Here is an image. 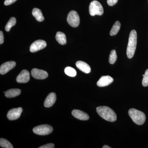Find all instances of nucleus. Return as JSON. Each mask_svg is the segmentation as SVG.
Masks as SVG:
<instances>
[{"mask_svg":"<svg viewBox=\"0 0 148 148\" xmlns=\"http://www.w3.org/2000/svg\"><path fill=\"white\" fill-rule=\"evenodd\" d=\"M98 114L107 121L114 122L116 121V114L112 109L106 106H100L96 108Z\"/></svg>","mask_w":148,"mask_h":148,"instance_id":"nucleus-1","label":"nucleus"},{"mask_svg":"<svg viewBox=\"0 0 148 148\" xmlns=\"http://www.w3.org/2000/svg\"><path fill=\"white\" fill-rule=\"evenodd\" d=\"M137 44V34L135 30H132L130 34L127 48V57L132 58L135 54Z\"/></svg>","mask_w":148,"mask_h":148,"instance_id":"nucleus-2","label":"nucleus"},{"mask_svg":"<svg viewBox=\"0 0 148 148\" xmlns=\"http://www.w3.org/2000/svg\"><path fill=\"white\" fill-rule=\"evenodd\" d=\"M128 114L132 121L138 125H142L145 123L146 115L143 112L136 109H130L128 111Z\"/></svg>","mask_w":148,"mask_h":148,"instance_id":"nucleus-3","label":"nucleus"},{"mask_svg":"<svg viewBox=\"0 0 148 148\" xmlns=\"http://www.w3.org/2000/svg\"><path fill=\"white\" fill-rule=\"evenodd\" d=\"M89 12L90 15L92 16L95 15H103L104 10L101 3L97 1H93L90 3L89 7Z\"/></svg>","mask_w":148,"mask_h":148,"instance_id":"nucleus-4","label":"nucleus"},{"mask_svg":"<svg viewBox=\"0 0 148 148\" xmlns=\"http://www.w3.org/2000/svg\"><path fill=\"white\" fill-rule=\"evenodd\" d=\"M52 127L49 125H42L35 127L33 130L35 134L39 135H49L53 132Z\"/></svg>","mask_w":148,"mask_h":148,"instance_id":"nucleus-5","label":"nucleus"},{"mask_svg":"<svg viewBox=\"0 0 148 148\" xmlns=\"http://www.w3.org/2000/svg\"><path fill=\"white\" fill-rule=\"evenodd\" d=\"M67 22L72 27H77L79 25L80 18L79 15L75 11H71L67 17Z\"/></svg>","mask_w":148,"mask_h":148,"instance_id":"nucleus-6","label":"nucleus"},{"mask_svg":"<svg viewBox=\"0 0 148 148\" xmlns=\"http://www.w3.org/2000/svg\"><path fill=\"white\" fill-rule=\"evenodd\" d=\"M46 46V42L44 40H37L33 43L30 46V51L32 53L37 52L45 48Z\"/></svg>","mask_w":148,"mask_h":148,"instance_id":"nucleus-7","label":"nucleus"},{"mask_svg":"<svg viewBox=\"0 0 148 148\" xmlns=\"http://www.w3.org/2000/svg\"><path fill=\"white\" fill-rule=\"evenodd\" d=\"M23 109L21 108L11 109L7 114V118L9 120H15L18 119L21 116Z\"/></svg>","mask_w":148,"mask_h":148,"instance_id":"nucleus-8","label":"nucleus"},{"mask_svg":"<svg viewBox=\"0 0 148 148\" xmlns=\"http://www.w3.org/2000/svg\"><path fill=\"white\" fill-rule=\"evenodd\" d=\"M16 64L14 61H10L5 62L1 65L0 67V73L5 75L13 69L16 66Z\"/></svg>","mask_w":148,"mask_h":148,"instance_id":"nucleus-9","label":"nucleus"},{"mask_svg":"<svg viewBox=\"0 0 148 148\" xmlns=\"http://www.w3.org/2000/svg\"><path fill=\"white\" fill-rule=\"evenodd\" d=\"M32 75L34 78L37 79H45L48 76L47 72L37 69H34L32 70Z\"/></svg>","mask_w":148,"mask_h":148,"instance_id":"nucleus-10","label":"nucleus"},{"mask_svg":"<svg viewBox=\"0 0 148 148\" xmlns=\"http://www.w3.org/2000/svg\"><path fill=\"white\" fill-rule=\"evenodd\" d=\"M30 73L27 70L21 71L16 79V82L19 83H26L30 80Z\"/></svg>","mask_w":148,"mask_h":148,"instance_id":"nucleus-11","label":"nucleus"},{"mask_svg":"<svg viewBox=\"0 0 148 148\" xmlns=\"http://www.w3.org/2000/svg\"><path fill=\"white\" fill-rule=\"evenodd\" d=\"M113 81V79L110 76H103L98 81L97 84L99 87H105L110 84Z\"/></svg>","mask_w":148,"mask_h":148,"instance_id":"nucleus-12","label":"nucleus"},{"mask_svg":"<svg viewBox=\"0 0 148 148\" xmlns=\"http://www.w3.org/2000/svg\"><path fill=\"white\" fill-rule=\"evenodd\" d=\"M73 116L77 119L82 121H86L89 119V117L88 115L86 113L79 110H74L72 112Z\"/></svg>","mask_w":148,"mask_h":148,"instance_id":"nucleus-13","label":"nucleus"},{"mask_svg":"<svg viewBox=\"0 0 148 148\" xmlns=\"http://www.w3.org/2000/svg\"><path fill=\"white\" fill-rule=\"evenodd\" d=\"M56 100V95L54 92H51L49 94L45 99L44 106L46 108H50L54 105Z\"/></svg>","mask_w":148,"mask_h":148,"instance_id":"nucleus-14","label":"nucleus"},{"mask_svg":"<svg viewBox=\"0 0 148 148\" xmlns=\"http://www.w3.org/2000/svg\"><path fill=\"white\" fill-rule=\"evenodd\" d=\"M77 68L85 73H89L91 71L90 66L85 62L82 61H78L76 63Z\"/></svg>","mask_w":148,"mask_h":148,"instance_id":"nucleus-15","label":"nucleus"},{"mask_svg":"<svg viewBox=\"0 0 148 148\" xmlns=\"http://www.w3.org/2000/svg\"><path fill=\"white\" fill-rule=\"evenodd\" d=\"M21 90L18 88H13L7 90L5 92V97L8 98H14L21 94Z\"/></svg>","mask_w":148,"mask_h":148,"instance_id":"nucleus-16","label":"nucleus"},{"mask_svg":"<svg viewBox=\"0 0 148 148\" xmlns=\"http://www.w3.org/2000/svg\"><path fill=\"white\" fill-rule=\"evenodd\" d=\"M32 14L38 21L41 22L44 20V17L43 16L41 11L39 9L34 8L32 11Z\"/></svg>","mask_w":148,"mask_h":148,"instance_id":"nucleus-17","label":"nucleus"},{"mask_svg":"<svg viewBox=\"0 0 148 148\" xmlns=\"http://www.w3.org/2000/svg\"><path fill=\"white\" fill-rule=\"evenodd\" d=\"M56 41L61 45H66L67 42L66 35L62 32H57L56 36Z\"/></svg>","mask_w":148,"mask_h":148,"instance_id":"nucleus-18","label":"nucleus"},{"mask_svg":"<svg viewBox=\"0 0 148 148\" xmlns=\"http://www.w3.org/2000/svg\"><path fill=\"white\" fill-rule=\"evenodd\" d=\"M121 23L119 21H117L114 24L113 26L111 29L110 32V35L111 36H114L118 34L121 28Z\"/></svg>","mask_w":148,"mask_h":148,"instance_id":"nucleus-19","label":"nucleus"},{"mask_svg":"<svg viewBox=\"0 0 148 148\" xmlns=\"http://www.w3.org/2000/svg\"><path fill=\"white\" fill-rule=\"evenodd\" d=\"M16 24V19L14 17H11L9 20L5 27V30L6 32L10 31L12 27L15 25Z\"/></svg>","mask_w":148,"mask_h":148,"instance_id":"nucleus-20","label":"nucleus"},{"mask_svg":"<svg viewBox=\"0 0 148 148\" xmlns=\"http://www.w3.org/2000/svg\"><path fill=\"white\" fill-rule=\"evenodd\" d=\"M65 73L69 76L74 77L77 75V72L73 68L71 67H67L64 70Z\"/></svg>","mask_w":148,"mask_h":148,"instance_id":"nucleus-21","label":"nucleus"},{"mask_svg":"<svg viewBox=\"0 0 148 148\" xmlns=\"http://www.w3.org/2000/svg\"><path fill=\"white\" fill-rule=\"evenodd\" d=\"M0 146L2 148H13V146L7 140L3 138L0 139Z\"/></svg>","mask_w":148,"mask_h":148,"instance_id":"nucleus-22","label":"nucleus"},{"mask_svg":"<svg viewBox=\"0 0 148 148\" xmlns=\"http://www.w3.org/2000/svg\"><path fill=\"white\" fill-rule=\"evenodd\" d=\"M117 56L116 51L115 50H112L111 51L109 57V63L111 64H114L116 61Z\"/></svg>","mask_w":148,"mask_h":148,"instance_id":"nucleus-23","label":"nucleus"},{"mask_svg":"<svg viewBox=\"0 0 148 148\" xmlns=\"http://www.w3.org/2000/svg\"><path fill=\"white\" fill-rule=\"evenodd\" d=\"M142 84H143V86L145 87L148 86V69L146 70L145 75H144Z\"/></svg>","mask_w":148,"mask_h":148,"instance_id":"nucleus-24","label":"nucleus"},{"mask_svg":"<svg viewBox=\"0 0 148 148\" xmlns=\"http://www.w3.org/2000/svg\"><path fill=\"white\" fill-rule=\"evenodd\" d=\"M54 145L53 143H49L39 147V148H54Z\"/></svg>","mask_w":148,"mask_h":148,"instance_id":"nucleus-25","label":"nucleus"},{"mask_svg":"<svg viewBox=\"0 0 148 148\" xmlns=\"http://www.w3.org/2000/svg\"><path fill=\"white\" fill-rule=\"evenodd\" d=\"M118 0H108L107 3L109 6H112L115 5L117 3Z\"/></svg>","mask_w":148,"mask_h":148,"instance_id":"nucleus-26","label":"nucleus"},{"mask_svg":"<svg viewBox=\"0 0 148 148\" xmlns=\"http://www.w3.org/2000/svg\"><path fill=\"white\" fill-rule=\"evenodd\" d=\"M17 0H5L4 5H9L16 2Z\"/></svg>","mask_w":148,"mask_h":148,"instance_id":"nucleus-27","label":"nucleus"},{"mask_svg":"<svg viewBox=\"0 0 148 148\" xmlns=\"http://www.w3.org/2000/svg\"><path fill=\"white\" fill-rule=\"evenodd\" d=\"M4 42V36L3 32H0V44L2 45Z\"/></svg>","mask_w":148,"mask_h":148,"instance_id":"nucleus-28","label":"nucleus"},{"mask_svg":"<svg viewBox=\"0 0 148 148\" xmlns=\"http://www.w3.org/2000/svg\"><path fill=\"white\" fill-rule=\"evenodd\" d=\"M103 148H110V147H109V146L107 145H105L103 146Z\"/></svg>","mask_w":148,"mask_h":148,"instance_id":"nucleus-29","label":"nucleus"},{"mask_svg":"<svg viewBox=\"0 0 148 148\" xmlns=\"http://www.w3.org/2000/svg\"><path fill=\"white\" fill-rule=\"evenodd\" d=\"M143 77H144V75H143Z\"/></svg>","mask_w":148,"mask_h":148,"instance_id":"nucleus-30","label":"nucleus"}]
</instances>
